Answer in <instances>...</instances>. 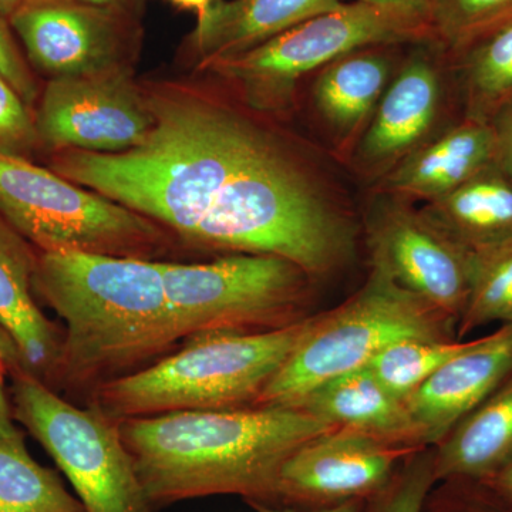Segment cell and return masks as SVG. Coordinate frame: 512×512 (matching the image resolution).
I'll use <instances>...</instances> for the list:
<instances>
[{"instance_id": "obj_2", "label": "cell", "mask_w": 512, "mask_h": 512, "mask_svg": "<svg viewBox=\"0 0 512 512\" xmlns=\"http://www.w3.org/2000/svg\"><path fill=\"white\" fill-rule=\"evenodd\" d=\"M335 427L298 407L195 410L120 421L138 478L157 508L211 495L276 505L285 461Z\"/></svg>"}, {"instance_id": "obj_25", "label": "cell", "mask_w": 512, "mask_h": 512, "mask_svg": "<svg viewBox=\"0 0 512 512\" xmlns=\"http://www.w3.org/2000/svg\"><path fill=\"white\" fill-rule=\"evenodd\" d=\"M495 322L512 323V238L473 249L470 289L458 319L457 339Z\"/></svg>"}, {"instance_id": "obj_23", "label": "cell", "mask_w": 512, "mask_h": 512, "mask_svg": "<svg viewBox=\"0 0 512 512\" xmlns=\"http://www.w3.org/2000/svg\"><path fill=\"white\" fill-rule=\"evenodd\" d=\"M447 60L463 119L490 124L512 103V19Z\"/></svg>"}, {"instance_id": "obj_32", "label": "cell", "mask_w": 512, "mask_h": 512, "mask_svg": "<svg viewBox=\"0 0 512 512\" xmlns=\"http://www.w3.org/2000/svg\"><path fill=\"white\" fill-rule=\"evenodd\" d=\"M495 137V165L512 180V103L491 121Z\"/></svg>"}, {"instance_id": "obj_37", "label": "cell", "mask_w": 512, "mask_h": 512, "mask_svg": "<svg viewBox=\"0 0 512 512\" xmlns=\"http://www.w3.org/2000/svg\"><path fill=\"white\" fill-rule=\"evenodd\" d=\"M0 360L6 366L8 373L18 369V367H23L18 346L15 345L13 339L10 338L8 332L2 326H0Z\"/></svg>"}, {"instance_id": "obj_14", "label": "cell", "mask_w": 512, "mask_h": 512, "mask_svg": "<svg viewBox=\"0 0 512 512\" xmlns=\"http://www.w3.org/2000/svg\"><path fill=\"white\" fill-rule=\"evenodd\" d=\"M414 451L335 427L303 444L285 461L276 505L316 510L370 500Z\"/></svg>"}, {"instance_id": "obj_21", "label": "cell", "mask_w": 512, "mask_h": 512, "mask_svg": "<svg viewBox=\"0 0 512 512\" xmlns=\"http://www.w3.org/2000/svg\"><path fill=\"white\" fill-rule=\"evenodd\" d=\"M434 448L436 483L488 481L512 461V375Z\"/></svg>"}, {"instance_id": "obj_19", "label": "cell", "mask_w": 512, "mask_h": 512, "mask_svg": "<svg viewBox=\"0 0 512 512\" xmlns=\"http://www.w3.org/2000/svg\"><path fill=\"white\" fill-rule=\"evenodd\" d=\"M343 0H215L187 40L198 67L264 45Z\"/></svg>"}, {"instance_id": "obj_10", "label": "cell", "mask_w": 512, "mask_h": 512, "mask_svg": "<svg viewBox=\"0 0 512 512\" xmlns=\"http://www.w3.org/2000/svg\"><path fill=\"white\" fill-rule=\"evenodd\" d=\"M373 268L458 323L470 289L473 249L412 202L377 191L365 217Z\"/></svg>"}, {"instance_id": "obj_13", "label": "cell", "mask_w": 512, "mask_h": 512, "mask_svg": "<svg viewBox=\"0 0 512 512\" xmlns=\"http://www.w3.org/2000/svg\"><path fill=\"white\" fill-rule=\"evenodd\" d=\"M9 23L53 79L127 69L140 36L134 13L77 3L23 5Z\"/></svg>"}, {"instance_id": "obj_6", "label": "cell", "mask_w": 512, "mask_h": 512, "mask_svg": "<svg viewBox=\"0 0 512 512\" xmlns=\"http://www.w3.org/2000/svg\"><path fill=\"white\" fill-rule=\"evenodd\" d=\"M421 42H436L430 26L353 0L200 69L234 87L239 100L256 113L284 114L295 107L302 80L339 57L363 47Z\"/></svg>"}, {"instance_id": "obj_38", "label": "cell", "mask_w": 512, "mask_h": 512, "mask_svg": "<svg viewBox=\"0 0 512 512\" xmlns=\"http://www.w3.org/2000/svg\"><path fill=\"white\" fill-rule=\"evenodd\" d=\"M487 483L493 485L498 493L503 494L504 497L512 501V461L504 470H501L497 476L488 480Z\"/></svg>"}, {"instance_id": "obj_40", "label": "cell", "mask_w": 512, "mask_h": 512, "mask_svg": "<svg viewBox=\"0 0 512 512\" xmlns=\"http://www.w3.org/2000/svg\"><path fill=\"white\" fill-rule=\"evenodd\" d=\"M26 0H0V19L8 20L15 15Z\"/></svg>"}, {"instance_id": "obj_3", "label": "cell", "mask_w": 512, "mask_h": 512, "mask_svg": "<svg viewBox=\"0 0 512 512\" xmlns=\"http://www.w3.org/2000/svg\"><path fill=\"white\" fill-rule=\"evenodd\" d=\"M33 289L66 325L52 389H99L177 343L158 261L37 251Z\"/></svg>"}, {"instance_id": "obj_22", "label": "cell", "mask_w": 512, "mask_h": 512, "mask_svg": "<svg viewBox=\"0 0 512 512\" xmlns=\"http://www.w3.org/2000/svg\"><path fill=\"white\" fill-rule=\"evenodd\" d=\"M470 249L512 238V180L497 165L421 208Z\"/></svg>"}, {"instance_id": "obj_16", "label": "cell", "mask_w": 512, "mask_h": 512, "mask_svg": "<svg viewBox=\"0 0 512 512\" xmlns=\"http://www.w3.org/2000/svg\"><path fill=\"white\" fill-rule=\"evenodd\" d=\"M409 45L363 47L313 74V111L333 153L348 164Z\"/></svg>"}, {"instance_id": "obj_29", "label": "cell", "mask_w": 512, "mask_h": 512, "mask_svg": "<svg viewBox=\"0 0 512 512\" xmlns=\"http://www.w3.org/2000/svg\"><path fill=\"white\" fill-rule=\"evenodd\" d=\"M420 512H512V501L487 481L451 478L434 484Z\"/></svg>"}, {"instance_id": "obj_24", "label": "cell", "mask_w": 512, "mask_h": 512, "mask_svg": "<svg viewBox=\"0 0 512 512\" xmlns=\"http://www.w3.org/2000/svg\"><path fill=\"white\" fill-rule=\"evenodd\" d=\"M0 512H86L52 468L30 457L26 444L0 440Z\"/></svg>"}, {"instance_id": "obj_35", "label": "cell", "mask_w": 512, "mask_h": 512, "mask_svg": "<svg viewBox=\"0 0 512 512\" xmlns=\"http://www.w3.org/2000/svg\"><path fill=\"white\" fill-rule=\"evenodd\" d=\"M366 501H346V503L332 505V507L316 508V510L299 511L295 507H286V505H272L258 503V501H249V505L255 512H363Z\"/></svg>"}, {"instance_id": "obj_30", "label": "cell", "mask_w": 512, "mask_h": 512, "mask_svg": "<svg viewBox=\"0 0 512 512\" xmlns=\"http://www.w3.org/2000/svg\"><path fill=\"white\" fill-rule=\"evenodd\" d=\"M39 140L28 104L0 74V154L22 157Z\"/></svg>"}, {"instance_id": "obj_26", "label": "cell", "mask_w": 512, "mask_h": 512, "mask_svg": "<svg viewBox=\"0 0 512 512\" xmlns=\"http://www.w3.org/2000/svg\"><path fill=\"white\" fill-rule=\"evenodd\" d=\"M468 343L470 340H397L377 353L366 366L390 393L406 400V397L433 376L451 357L463 352Z\"/></svg>"}, {"instance_id": "obj_4", "label": "cell", "mask_w": 512, "mask_h": 512, "mask_svg": "<svg viewBox=\"0 0 512 512\" xmlns=\"http://www.w3.org/2000/svg\"><path fill=\"white\" fill-rule=\"evenodd\" d=\"M306 323L308 318L268 332L190 340L156 365L104 383L94 390L92 404L116 421L254 407L291 356Z\"/></svg>"}, {"instance_id": "obj_36", "label": "cell", "mask_w": 512, "mask_h": 512, "mask_svg": "<svg viewBox=\"0 0 512 512\" xmlns=\"http://www.w3.org/2000/svg\"><path fill=\"white\" fill-rule=\"evenodd\" d=\"M144 0H26L25 5H39V3H77V5L96 6L123 10V12L136 13L143 5Z\"/></svg>"}, {"instance_id": "obj_18", "label": "cell", "mask_w": 512, "mask_h": 512, "mask_svg": "<svg viewBox=\"0 0 512 512\" xmlns=\"http://www.w3.org/2000/svg\"><path fill=\"white\" fill-rule=\"evenodd\" d=\"M36 258V249L0 217V326L18 346L23 369L49 386L62 339L33 296Z\"/></svg>"}, {"instance_id": "obj_27", "label": "cell", "mask_w": 512, "mask_h": 512, "mask_svg": "<svg viewBox=\"0 0 512 512\" xmlns=\"http://www.w3.org/2000/svg\"><path fill=\"white\" fill-rule=\"evenodd\" d=\"M512 19V0H433L431 28L447 59Z\"/></svg>"}, {"instance_id": "obj_15", "label": "cell", "mask_w": 512, "mask_h": 512, "mask_svg": "<svg viewBox=\"0 0 512 512\" xmlns=\"http://www.w3.org/2000/svg\"><path fill=\"white\" fill-rule=\"evenodd\" d=\"M512 375V323L470 340L409 397L407 410L423 447H436Z\"/></svg>"}, {"instance_id": "obj_5", "label": "cell", "mask_w": 512, "mask_h": 512, "mask_svg": "<svg viewBox=\"0 0 512 512\" xmlns=\"http://www.w3.org/2000/svg\"><path fill=\"white\" fill-rule=\"evenodd\" d=\"M407 338L457 339V323L372 266L352 298L308 318L291 356L254 407H295L316 387L365 367L384 348Z\"/></svg>"}, {"instance_id": "obj_39", "label": "cell", "mask_w": 512, "mask_h": 512, "mask_svg": "<svg viewBox=\"0 0 512 512\" xmlns=\"http://www.w3.org/2000/svg\"><path fill=\"white\" fill-rule=\"evenodd\" d=\"M170 2L180 9L191 10V12L194 10L197 13V18H200L215 0H170Z\"/></svg>"}, {"instance_id": "obj_33", "label": "cell", "mask_w": 512, "mask_h": 512, "mask_svg": "<svg viewBox=\"0 0 512 512\" xmlns=\"http://www.w3.org/2000/svg\"><path fill=\"white\" fill-rule=\"evenodd\" d=\"M356 2L396 13V15L416 20V22L424 23L431 28L433 0H356Z\"/></svg>"}, {"instance_id": "obj_34", "label": "cell", "mask_w": 512, "mask_h": 512, "mask_svg": "<svg viewBox=\"0 0 512 512\" xmlns=\"http://www.w3.org/2000/svg\"><path fill=\"white\" fill-rule=\"evenodd\" d=\"M6 375H8V370H6V366L0 360V440L15 444H25V436L16 426L10 396L6 392Z\"/></svg>"}, {"instance_id": "obj_11", "label": "cell", "mask_w": 512, "mask_h": 512, "mask_svg": "<svg viewBox=\"0 0 512 512\" xmlns=\"http://www.w3.org/2000/svg\"><path fill=\"white\" fill-rule=\"evenodd\" d=\"M454 107L461 113L441 47L436 42L410 45L346 165L379 184L410 154L456 123H448Z\"/></svg>"}, {"instance_id": "obj_9", "label": "cell", "mask_w": 512, "mask_h": 512, "mask_svg": "<svg viewBox=\"0 0 512 512\" xmlns=\"http://www.w3.org/2000/svg\"><path fill=\"white\" fill-rule=\"evenodd\" d=\"M13 417L55 460L86 512H158L144 491L120 421L80 409L23 367L8 373Z\"/></svg>"}, {"instance_id": "obj_1", "label": "cell", "mask_w": 512, "mask_h": 512, "mask_svg": "<svg viewBox=\"0 0 512 512\" xmlns=\"http://www.w3.org/2000/svg\"><path fill=\"white\" fill-rule=\"evenodd\" d=\"M146 97L154 127L140 146L60 150L55 173L192 244L282 256L315 281L353 261L352 208L308 148L242 101L177 89Z\"/></svg>"}, {"instance_id": "obj_17", "label": "cell", "mask_w": 512, "mask_h": 512, "mask_svg": "<svg viewBox=\"0 0 512 512\" xmlns=\"http://www.w3.org/2000/svg\"><path fill=\"white\" fill-rule=\"evenodd\" d=\"M494 164L493 126L460 119L410 154L376 188L403 200L429 204Z\"/></svg>"}, {"instance_id": "obj_7", "label": "cell", "mask_w": 512, "mask_h": 512, "mask_svg": "<svg viewBox=\"0 0 512 512\" xmlns=\"http://www.w3.org/2000/svg\"><path fill=\"white\" fill-rule=\"evenodd\" d=\"M0 217L37 251L158 261L161 225L23 157L0 154Z\"/></svg>"}, {"instance_id": "obj_31", "label": "cell", "mask_w": 512, "mask_h": 512, "mask_svg": "<svg viewBox=\"0 0 512 512\" xmlns=\"http://www.w3.org/2000/svg\"><path fill=\"white\" fill-rule=\"evenodd\" d=\"M0 74L12 84L13 89L28 106L35 101L36 84L33 82L28 64L23 60L15 40L10 35L5 19H0Z\"/></svg>"}, {"instance_id": "obj_28", "label": "cell", "mask_w": 512, "mask_h": 512, "mask_svg": "<svg viewBox=\"0 0 512 512\" xmlns=\"http://www.w3.org/2000/svg\"><path fill=\"white\" fill-rule=\"evenodd\" d=\"M434 484V448H420L404 458L392 481L366 501L363 512H420Z\"/></svg>"}, {"instance_id": "obj_12", "label": "cell", "mask_w": 512, "mask_h": 512, "mask_svg": "<svg viewBox=\"0 0 512 512\" xmlns=\"http://www.w3.org/2000/svg\"><path fill=\"white\" fill-rule=\"evenodd\" d=\"M39 140L59 150L120 154L136 148L154 127L146 93L127 69L55 77L36 114Z\"/></svg>"}, {"instance_id": "obj_20", "label": "cell", "mask_w": 512, "mask_h": 512, "mask_svg": "<svg viewBox=\"0 0 512 512\" xmlns=\"http://www.w3.org/2000/svg\"><path fill=\"white\" fill-rule=\"evenodd\" d=\"M295 407L386 443L410 450L426 448L404 400L390 393L367 366L323 383Z\"/></svg>"}, {"instance_id": "obj_8", "label": "cell", "mask_w": 512, "mask_h": 512, "mask_svg": "<svg viewBox=\"0 0 512 512\" xmlns=\"http://www.w3.org/2000/svg\"><path fill=\"white\" fill-rule=\"evenodd\" d=\"M175 340L286 328L303 318L312 278L282 256L229 254L205 264L158 261Z\"/></svg>"}]
</instances>
